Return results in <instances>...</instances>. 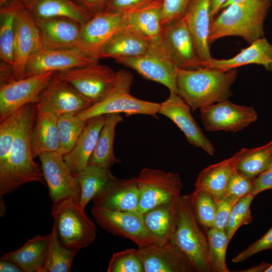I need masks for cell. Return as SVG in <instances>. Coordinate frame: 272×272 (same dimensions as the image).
<instances>
[{
	"instance_id": "51",
	"label": "cell",
	"mask_w": 272,
	"mask_h": 272,
	"mask_svg": "<svg viewBox=\"0 0 272 272\" xmlns=\"http://www.w3.org/2000/svg\"><path fill=\"white\" fill-rule=\"evenodd\" d=\"M0 271L24 272L23 269L15 262L3 257L0 258Z\"/></svg>"
},
{
	"instance_id": "26",
	"label": "cell",
	"mask_w": 272,
	"mask_h": 272,
	"mask_svg": "<svg viewBox=\"0 0 272 272\" xmlns=\"http://www.w3.org/2000/svg\"><path fill=\"white\" fill-rule=\"evenodd\" d=\"M240 156V150L232 157L203 169L197 177L195 189H203L210 192L217 205L225 196L229 180Z\"/></svg>"
},
{
	"instance_id": "29",
	"label": "cell",
	"mask_w": 272,
	"mask_h": 272,
	"mask_svg": "<svg viewBox=\"0 0 272 272\" xmlns=\"http://www.w3.org/2000/svg\"><path fill=\"white\" fill-rule=\"evenodd\" d=\"M51 234L36 235L29 239L21 248L4 253L2 257L11 260L24 272H41L48 255Z\"/></svg>"
},
{
	"instance_id": "23",
	"label": "cell",
	"mask_w": 272,
	"mask_h": 272,
	"mask_svg": "<svg viewBox=\"0 0 272 272\" xmlns=\"http://www.w3.org/2000/svg\"><path fill=\"white\" fill-rule=\"evenodd\" d=\"M250 64L261 65L266 71H272V44L264 36L253 41L232 58H212L201 62V66L226 72Z\"/></svg>"
},
{
	"instance_id": "42",
	"label": "cell",
	"mask_w": 272,
	"mask_h": 272,
	"mask_svg": "<svg viewBox=\"0 0 272 272\" xmlns=\"http://www.w3.org/2000/svg\"><path fill=\"white\" fill-rule=\"evenodd\" d=\"M254 197L251 193L247 194L241 197L233 208L225 229L229 242L241 226L251 222L250 208Z\"/></svg>"
},
{
	"instance_id": "54",
	"label": "cell",
	"mask_w": 272,
	"mask_h": 272,
	"mask_svg": "<svg viewBox=\"0 0 272 272\" xmlns=\"http://www.w3.org/2000/svg\"><path fill=\"white\" fill-rule=\"evenodd\" d=\"M247 0H228L225 4L223 5L222 9L225 8L229 5L243 3Z\"/></svg>"
},
{
	"instance_id": "21",
	"label": "cell",
	"mask_w": 272,
	"mask_h": 272,
	"mask_svg": "<svg viewBox=\"0 0 272 272\" xmlns=\"http://www.w3.org/2000/svg\"><path fill=\"white\" fill-rule=\"evenodd\" d=\"M35 21L39 32L41 48L79 49L81 27L80 23L64 17Z\"/></svg>"
},
{
	"instance_id": "19",
	"label": "cell",
	"mask_w": 272,
	"mask_h": 272,
	"mask_svg": "<svg viewBox=\"0 0 272 272\" xmlns=\"http://www.w3.org/2000/svg\"><path fill=\"white\" fill-rule=\"evenodd\" d=\"M190 110L177 94L170 93L168 98L160 103L159 114L172 121L183 132L190 145L213 156L215 148L192 117Z\"/></svg>"
},
{
	"instance_id": "48",
	"label": "cell",
	"mask_w": 272,
	"mask_h": 272,
	"mask_svg": "<svg viewBox=\"0 0 272 272\" xmlns=\"http://www.w3.org/2000/svg\"><path fill=\"white\" fill-rule=\"evenodd\" d=\"M156 0H110L105 11L125 14L150 4Z\"/></svg>"
},
{
	"instance_id": "53",
	"label": "cell",
	"mask_w": 272,
	"mask_h": 272,
	"mask_svg": "<svg viewBox=\"0 0 272 272\" xmlns=\"http://www.w3.org/2000/svg\"><path fill=\"white\" fill-rule=\"evenodd\" d=\"M271 263L265 262H262L260 264L253 266L248 269L240 271L244 272H264L265 270L269 266Z\"/></svg>"
},
{
	"instance_id": "11",
	"label": "cell",
	"mask_w": 272,
	"mask_h": 272,
	"mask_svg": "<svg viewBox=\"0 0 272 272\" xmlns=\"http://www.w3.org/2000/svg\"><path fill=\"white\" fill-rule=\"evenodd\" d=\"M200 117L206 130L236 132L257 119L252 107L238 105L225 100L199 108Z\"/></svg>"
},
{
	"instance_id": "37",
	"label": "cell",
	"mask_w": 272,
	"mask_h": 272,
	"mask_svg": "<svg viewBox=\"0 0 272 272\" xmlns=\"http://www.w3.org/2000/svg\"><path fill=\"white\" fill-rule=\"evenodd\" d=\"M46 260L41 272H69L79 250L67 248L59 241L55 227L53 226Z\"/></svg>"
},
{
	"instance_id": "50",
	"label": "cell",
	"mask_w": 272,
	"mask_h": 272,
	"mask_svg": "<svg viewBox=\"0 0 272 272\" xmlns=\"http://www.w3.org/2000/svg\"><path fill=\"white\" fill-rule=\"evenodd\" d=\"M93 15L105 11L110 0H72Z\"/></svg>"
},
{
	"instance_id": "20",
	"label": "cell",
	"mask_w": 272,
	"mask_h": 272,
	"mask_svg": "<svg viewBox=\"0 0 272 272\" xmlns=\"http://www.w3.org/2000/svg\"><path fill=\"white\" fill-rule=\"evenodd\" d=\"M130 92H114L100 102L77 113L83 120L100 115L124 113L127 116L145 114L157 118L160 103L137 98Z\"/></svg>"
},
{
	"instance_id": "49",
	"label": "cell",
	"mask_w": 272,
	"mask_h": 272,
	"mask_svg": "<svg viewBox=\"0 0 272 272\" xmlns=\"http://www.w3.org/2000/svg\"><path fill=\"white\" fill-rule=\"evenodd\" d=\"M272 189V169L266 170L253 180L251 193L255 197L260 192Z\"/></svg>"
},
{
	"instance_id": "31",
	"label": "cell",
	"mask_w": 272,
	"mask_h": 272,
	"mask_svg": "<svg viewBox=\"0 0 272 272\" xmlns=\"http://www.w3.org/2000/svg\"><path fill=\"white\" fill-rule=\"evenodd\" d=\"M25 6L35 20L64 17L82 25L94 16L72 0H30Z\"/></svg>"
},
{
	"instance_id": "40",
	"label": "cell",
	"mask_w": 272,
	"mask_h": 272,
	"mask_svg": "<svg viewBox=\"0 0 272 272\" xmlns=\"http://www.w3.org/2000/svg\"><path fill=\"white\" fill-rule=\"evenodd\" d=\"M27 105V104H26ZM26 105L0 121V170L6 166Z\"/></svg>"
},
{
	"instance_id": "36",
	"label": "cell",
	"mask_w": 272,
	"mask_h": 272,
	"mask_svg": "<svg viewBox=\"0 0 272 272\" xmlns=\"http://www.w3.org/2000/svg\"><path fill=\"white\" fill-rule=\"evenodd\" d=\"M236 170L251 180L265 171L272 159V141L253 149L243 148Z\"/></svg>"
},
{
	"instance_id": "30",
	"label": "cell",
	"mask_w": 272,
	"mask_h": 272,
	"mask_svg": "<svg viewBox=\"0 0 272 272\" xmlns=\"http://www.w3.org/2000/svg\"><path fill=\"white\" fill-rule=\"evenodd\" d=\"M150 38L126 26L115 34L102 47L99 58L136 56L146 50Z\"/></svg>"
},
{
	"instance_id": "7",
	"label": "cell",
	"mask_w": 272,
	"mask_h": 272,
	"mask_svg": "<svg viewBox=\"0 0 272 272\" xmlns=\"http://www.w3.org/2000/svg\"><path fill=\"white\" fill-rule=\"evenodd\" d=\"M135 71L143 78L160 83L177 94V77L179 67L166 48L160 35L150 39L144 52L133 57L114 59Z\"/></svg>"
},
{
	"instance_id": "6",
	"label": "cell",
	"mask_w": 272,
	"mask_h": 272,
	"mask_svg": "<svg viewBox=\"0 0 272 272\" xmlns=\"http://www.w3.org/2000/svg\"><path fill=\"white\" fill-rule=\"evenodd\" d=\"M51 214L53 226L63 246L80 250L94 241L96 227L85 214L80 202L71 197L53 201Z\"/></svg>"
},
{
	"instance_id": "8",
	"label": "cell",
	"mask_w": 272,
	"mask_h": 272,
	"mask_svg": "<svg viewBox=\"0 0 272 272\" xmlns=\"http://www.w3.org/2000/svg\"><path fill=\"white\" fill-rule=\"evenodd\" d=\"M139 190V211L144 213L160 204L177 199L183 186L178 174L144 168L135 177Z\"/></svg>"
},
{
	"instance_id": "38",
	"label": "cell",
	"mask_w": 272,
	"mask_h": 272,
	"mask_svg": "<svg viewBox=\"0 0 272 272\" xmlns=\"http://www.w3.org/2000/svg\"><path fill=\"white\" fill-rule=\"evenodd\" d=\"M88 120H83L77 114L69 113L58 117L59 147L57 152L63 156L75 146Z\"/></svg>"
},
{
	"instance_id": "12",
	"label": "cell",
	"mask_w": 272,
	"mask_h": 272,
	"mask_svg": "<svg viewBox=\"0 0 272 272\" xmlns=\"http://www.w3.org/2000/svg\"><path fill=\"white\" fill-rule=\"evenodd\" d=\"M38 157L51 200L53 202L64 197H71L80 202V186L63 156L54 152L42 154Z\"/></svg>"
},
{
	"instance_id": "22",
	"label": "cell",
	"mask_w": 272,
	"mask_h": 272,
	"mask_svg": "<svg viewBox=\"0 0 272 272\" xmlns=\"http://www.w3.org/2000/svg\"><path fill=\"white\" fill-rule=\"evenodd\" d=\"M94 208L113 211L139 210V190L135 177L113 179L93 199Z\"/></svg>"
},
{
	"instance_id": "47",
	"label": "cell",
	"mask_w": 272,
	"mask_h": 272,
	"mask_svg": "<svg viewBox=\"0 0 272 272\" xmlns=\"http://www.w3.org/2000/svg\"><path fill=\"white\" fill-rule=\"evenodd\" d=\"M238 200L225 195L217 205L214 227L226 229L232 209Z\"/></svg>"
},
{
	"instance_id": "27",
	"label": "cell",
	"mask_w": 272,
	"mask_h": 272,
	"mask_svg": "<svg viewBox=\"0 0 272 272\" xmlns=\"http://www.w3.org/2000/svg\"><path fill=\"white\" fill-rule=\"evenodd\" d=\"M178 199L157 205L143 214L147 229L161 244L172 243L177 224Z\"/></svg>"
},
{
	"instance_id": "16",
	"label": "cell",
	"mask_w": 272,
	"mask_h": 272,
	"mask_svg": "<svg viewBox=\"0 0 272 272\" xmlns=\"http://www.w3.org/2000/svg\"><path fill=\"white\" fill-rule=\"evenodd\" d=\"M41 48L38 28L33 16L24 6L16 21L12 66L14 80L25 77L28 60L32 53Z\"/></svg>"
},
{
	"instance_id": "46",
	"label": "cell",
	"mask_w": 272,
	"mask_h": 272,
	"mask_svg": "<svg viewBox=\"0 0 272 272\" xmlns=\"http://www.w3.org/2000/svg\"><path fill=\"white\" fill-rule=\"evenodd\" d=\"M272 249V227L259 239L232 258L233 263L243 261L255 254L263 250Z\"/></svg>"
},
{
	"instance_id": "5",
	"label": "cell",
	"mask_w": 272,
	"mask_h": 272,
	"mask_svg": "<svg viewBox=\"0 0 272 272\" xmlns=\"http://www.w3.org/2000/svg\"><path fill=\"white\" fill-rule=\"evenodd\" d=\"M191 197L190 193L178 199L177 224L172 243L186 254L199 272H212L207 236L199 226Z\"/></svg>"
},
{
	"instance_id": "52",
	"label": "cell",
	"mask_w": 272,
	"mask_h": 272,
	"mask_svg": "<svg viewBox=\"0 0 272 272\" xmlns=\"http://www.w3.org/2000/svg\"><path fill=\"white\" fill-rule=\"evenodd\" d=\"M228 0H210V17L211 21L222 6Z\"/></svg>"
},
{
	"instance_id": "10",
	"label": "cell",
	"mask_w": 272,
	"mask_h": 272,
	"mask_svg": "<svg viewBox=\"0 0 272 272\" xmlns=\"http://www.w3.org/2000/svg\"><path fill=\"white\" fill-rule=\"evenodd\" d=\"M55 72H44L0 84V121L27 104H36Z\"/></svg>"
},
{
	"instance_id": "45",
	"label": "cell",
	"mask_w": 272,
	"mask_h": 272,
	"mask_svg": "<svg viewBox=\"0 0 272 272\" xmlns=\"http://www.w3.org/2000/svg\"><path fill=\"white\" fill-rule=\"evenodd\" d=\"M191 0H162V26L183 17Z\"/></svg>"
},
{
	"instance_id": "44",
	"label": "cell",
	"mask_w": 272,
	"mask_h": 272,
	"mask_svg": "<svg viewBox=\"0 0 272 272\" xmlns=\"http://www.w3.org/2000/svg\"><path fill=\"white\" fill-rule=\"evenodd\" d=\"M252 187L253 180L235 169L229 180L225 195L239 199L241 197L251 193Z\"/></svg>"
},
{
	"instance_id": "28",
	"label": "cell",
	"mask_w": 272,
	"mask_h": 272,
	"mask_svg": "<svg viewBox=\"0 0 272 272\" xmlns=\"http://www.w3.org/2000/svg\"><path fill=\"white\" fill-rule=\"evenodd\" d=\"M58 116L37 108L31 135V148L34 158L45 153L57 152L59 136Z\"/></svg>"
},
{
	"instance_id": "15",
	"label": "cell",
	"mask_w": 272,
	"mask_h": 272,
	"mask_svg": "<svg viewBox=\"0 0 272 272\" xmlns=\"http://www.w3.org/2000/svg\"><path fill=\"white\" fill-rule=\"evenodd\" d=\"M36 104L37 109L58 117L65 114H77L92 106L73 86L54 75L39 95Z\"/></svg>"
},
{
	"instance_id": "13",
	"label": "cell",
	"mask_w": 272,
	"mask_h": 272,
	"mask_svg": "<svg viewBox=\"0 0 272 272\" xmlns=\"http://www.w3.org/2000/svg\"><path fill=\"white\" fill-rule=\"evenodd\" d=\"M124 26V14L104 11L81 25L79 50L99 60L102 47Z\"/></svg>"
},
{
	"instance_id": "2",
	"label": "cell",
	"mask_w": 272,
	"mask_h": 272,
	"mask_svg": "<svg viewBox=\"0 0 272 272\" xmlns=\"http://www.w3.org/2000/svg\"><path fill=\"white\" fill-rule=\"evenodd\" d=\"M237 76L236 69L226 72L204 67L179 69L177 94L193 111L228 99L232 95L231 87Z\"/></svg>"
},
{
	"instance_id": "33",
	"label": "cell",
	"mask_w": 272,
	"mask_h": 272,
	"mask_svg": "<svg viewBox=\"0 0 272 272\" xmlns=\"http://www.w3.org/2000/svg\"><path fill=\"white\" fill-rule=\"evenodd\" d=\"M123 120L119 113L106 115V121L88 164L110 169L115 163L121 162L114 155L113 143L116 127Z\"/></svg>"
},
{
	"instance_id": "24",
	"label": "cell",
	"mask_w": 272,
	"mask_h": 272,
	"mask_svg": "<svg viewBox=\"0 0 272 272\" xmlns=\"http://www.w3.org/2000/svg\"><path fill=\"white\" fill-rule=\"evenodd\" d=\"M193 38L197 55L201 61L213 57L209 42L210 0H191L183 16Z\"/></svg>"
},
{
	"instance_id": "3",
	"label": "cell",
	"mask_w": 272,
	"mask_h": 272,
	"mask_svg": "<svg viewBox=\"0 0 272 272\" xmlns=\"http://www.w3.org/2000/svg\"><path fill=\"white\" fill-rule=\"evenodd\" d=\"M271 5V0H247L229 5L211 21L209 43L236 36L250 44L264 37L263 23Z\"/></svg>"
},
{
	"instance_id": "25",
	"label": "cell",
	"mask_w": 272,
	"mask_h": 272,
	"mask_svg": "<svg viewBox=\"0 0 272 272\" xmlns=\"http://www.w3.org/2000/svg\"><path fill=\"white\" fill-rule=\"evenodd\" d=\"M106 120V115H98L88 119L73 149L63 156L75 177L87 165Z\"/></svg>"
},
{
	"instance_id": "39",
	"label": "cell",
	"mask_w": 272,
	"mask_h": 272,
	"mask_svg": "<svg viewBox=\"0 0 272 272\" xmlns=\"http://www.w3.org/2000/svg\"><path fill=\"white\" fill-rule=\"evenodd\" d=\"M210 262L214 272H229L226 255L229 243L226 230L215 227L207 230Z\"/></svg>"
},
{
	"instance_id": "34",
	"label": "cell",
	"mask_w": 272,
	"mask_h": 272,
	"mask_svg": "<svg viewBox=\"0 0 272 272\" xmlns=\"http://www.w3.org/2000/svg\"><path fill=\"white\" fill-rule=\"evenodd\" d=\"M24 6L21 1L14 0L0 7V59L1 62L11 65L12 68L16 18Z\"/></svg>"
},
{
	"instance_id": "17",
	"label": "cell",
	"mask_w": 272,
	"mask_h": 272,
	"mask_svg": "<svg viewBox=\"0 0 272 272\" xmlns=\"http://www.w3.org/2000/svg\"><path fill=\"white\" fill-rule=\"evenodd\" d=\"M99 61L77 49H49L41 48L30 56L25 77L50 72H60L91 64Z\"/></svg>"
},
{
	"instance_id": "32",
	"label": "cell",
	"mask_w": 272,
	"mask_h": 272,
	"mask_svg": "<svg viewBox=\"0 0 272 272\" xmlns=\"http://www.w3.org/2000/svg\"><path fill=\"white\" fill-rule=\"evenodd\" d=\"M162 0H156L140 9L124 14V26L149 38L161 35Z\"/></svg>"
},
{
	"instance_id": "41",
	"label": "cell",
	"mask_w": 272,
	"mask_h": 272,
	"mask_svg": "<svg viewBox=\"0 0 272 272\" xmlns=\"http://www.w3.org/2000/svg\"><path fill=\"white\" fill-rule=\"evenodd\" d=\"M191 200L199 223L207 229L214 227L217 204L212 194L203 189H195Z\"/></svg>"
},
{
	"instance_id": "55",
	"label": "cell",
	"mask_w": 272,
	"mask_h": 272,
	"mask_svg": "<svg viewBox=\"0 0 272 272\" xmlns=\"http://www.w3.org/2000/svg\"><path fill=\"white\" fill-rule=\"evenodd\" d=\"M14 1V0H0V7L3 6L5 4H6L7 3H8L9 2H10V1ZM18 1H21V2H22L25 6L28 3V2L30 0H18Z\"/></svg>"
},
{
	"instance_id": "18",
	"label": "cell",
	"mask_w": 272,
	"mask_h": 272,
	"mask_svg": "<svg viewBox=\"0 0 272 272\" xmlns=\"http://www.w3.org/2000/svg\"><path fill=\"white\" fill-rule=\"evenodd\" d=\"M166 48L179 69L201 67L193 38L184 17L162 27L160 35Z\"/></svg>"
},
{
	"instance_id": "14",
	"label": "cell",
	"mask_w": 272,
	"mask_h": 272,
	"mask_svg": "<svg viewBox=\"0 0 272 272\" xmlns=\"http://www.w3.org/2000/svg\"><path fill=\"white\" fill-rule=\"evenodd\" d=\"M145 272H199L186 254L173 243L136 249Z\"/></svg>"
},
{
	"instance_id": "57",
	"label": "cell",
	"mask_w": 272,
	"mask_h": 272,
	"mask_svg": "<svg viewBox=\"0 0 272 272\" xmlns=\"http://www.w3.org/2000/svg\"><path fill=\"white\" fill-rule=\"evenodd\" d=\"M270 169H272V159L267 167V168L266 169V170H270ZM265 170V171H266Z\"/></svg>"
},
{
	"instance_id": "43",
	"label": "cell",
	"mask_w": 272,
	"mask_h": 272,
	"mask_svg": "<svg viewBox=\"0 0 272 272\" xmlns=\"http://www.w3.org/2000/svg\"><path fill=\"white\" fill-rule=\"evenodd\" d=\"M108 272H145L136 249L130 248L114 253L109 263Z\"/></svg>"
},
{
	"instance_id": "35",
	"label": "cell",
	"mask_w": 272,
	"mask_h": 272,
	"mask_svg": "<svg viewBox=\"0 0 272 272\" xmlns=\"http://www.w3.org/2000/svg\"><path fill=\"white\" fill-rule=\"evenodd\" d=\"M75 177L81 187L80 205L83 209L116 178L110 169L89 164Z\"/></svg>"
},
{
	"instance_id": "4",
	"label": "cell",
	"mask_w": 272,
	"mask_h": 272,
	"mask_svg": "<svg viewBox=\"0 0 272 272\" xmlns=\"http://www.w3.org/2000/svg\"><path fill=\"white\" fill-rule=\"evenodd\" d=\"M55 76L73 86L92 105L116 91L130 92L133 78L126 71H114L98 62L56 72Z\"/></svg>"
},
{
	"instance_id": "56",
	"label": "cell",
	"mask_w": 272,
	"mask_h": 272,
	"mask_svg": "<svg viewBox=\"0 0 272 272\" xmlns=\"http://www.w3.org/2000/svg\"><path fill=\"white\" fill-rule=\"evenodd\" d=\"M264 272H272V263L270 264L269 266L265 270Z\"/></svg>"
},
{
	"instance_id": "1",
	"label": "cell",
	"mask_w": 272,
	"mask_h": 272,
	"mask_svg": "<svg viewBox=\"0 0 272 272\" xmlns=\"http://www.w3.org/2000/svg\"><path fill=\"white\" fill-rule=\"evenodd\" d=\"M36 111V104L26 105L7 164L0 170L1 196L11 193L29 182L45 184L42 172L34 160L31 148V135Z\"/></svg>"
},
{
	"instance_id": "9",
	"label": "cell",
	"mask_w": 272,
	"mask_h": 272,
	"mask_svg": "<svg viewBox=\"0 0 272 272\" xmlns=\"http://www.w3.org/2000/svg\"><path fill=\"white\" fill-rule=\"evenodd\" d=\"M91 213L97 223L107 232L128 239L138 247L161 244L147 229L139 210L117 212L93 207Z\"/></svg>"
}]
</instances>
